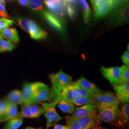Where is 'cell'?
Here are the masks:
<instances>
[{"label": "cell", "mask_w": 129, "mask_h": 129, "mask_svg": "<svg viewBox=\"0 0 129 129\" xmlns=\"http://www.w3.org/2000/svg\"><path fill=\"white\" fill-rule=\"evenodd\" d=\"M49 78L52 84L51 100L57 104L64 89L73 83L72 78L62 70L56 73L50 74Z\"/></svg>", "instance_id": "6da1fadb"}, {"label": "cell", "mask_w": 129, "mask_h": 129, "mask_svg": "<svg viewBox=\"0 0 129 129\" xmlns=\"http://www.w3.org/2000/svg\"><path fill=\"white\" fill-rule=\"evenodd\" d=\"M16 20L19 26L29 34L31 38L37 40L46 39L47 33L34 21L20 17H17Z\"/></svg>", "instance_id": "7a4b0ae2"}, {"label": "cell", "mask_w": 129, "mask_h": 129, "mask_svg": "<svg viewBox=\"0 0 129 129\" xmlns=\"http://www.w3.org/2000/svg\"><path fill=\"white\" fill-rule=\"evenodd\" d=\"M98 112V116L101 121L109 123L117 119L120 110L119 106L106 104L94 105Z\"/></svg>", "instance_id": "3957f363"}, {"label": "cell", "mask_w": 129, "mask_h": 129, "mask_svg": "<svg viewBox=\"0 0 129 129\" xmlns=\"http://www.w3.org/2000/svg\"><path fill=\"white\" fill-rule=\"evenodd\" d=\"M122 0H100L93 9V18L104 17L111 13Z\"/></svg>", "instance_id": "277c9868"}, {"label": "cell", "mask_w": 129, "mask_h": 129, "mask_svg": "<svg viewBox=\"0 0 129 129\" xmlns=\"http://www.w3.org/2000/svg\"><path fill=\"white\" fill-rule=\"evenodd\" d=\"M32 103L37 104L51 100L52 92L48 86L41 82L32 83Z\"/></svg>", "instance_id": "5b68a950"}, {"label": "cell", "mask_w": 129, "mask_h": 129, "mask_svg": "<svg viewBox=\"0 0 129 129\" xmlns=\"http://www.w3.org/2000/svg\"><path fill=\"white\" fill-rule=\"evenodd\" d=\"M94 94L83 90L78 86L77 82H75L64 89L62 94L59 101L64 100L71 102L75 99L80 97L94 96Z\"/></svg>", "instance_id": "8992f818"}, {"label": "cell", "mask_w": 129, "mask_h": 129, "mask_svg": "<svg viewBox=\"0 0 129 129\" xmlns=\"http://www.w3.org/2000/svg\"><path fill=\"white\" fill-rule=\"evenodd\" d=\"M56 103L52 102L51 103L44 102L42 103V108L44 111V115L46 120V129H48L53 126H55L57 122L63 118L57 113L55 110Z\"/></svg>", "instance_id": "52a82bcc"}, {"label": "cell", "mask_w": 129, "mask_h": 129, "mask_svg": "<svg viewBox=\"0 0 129 129\" xmlns=\"http://www.w3.org/2000/svg\"><path fill=\"white\" fill-rule=\"evenodd\" d=\"M97 114L96 107L94 104H87L76 108L71 115L68 116L66 117L67 126H69L75 120L80 118Z\"/></svg>", "instance_id": "ba28073f"}, {"label": "cell", "mask_w": 129, "mask_h": 129, "mask_svg": "<svg viewBox=\"0 0 129 129\" xmlns=\"http://www.w3.org/2000/svg\"><path fill=\"white\" fill-rule=\"evenodd\" d=\"M98 114L88 116L75 120L69 127V129H90L101 123Z\"/></svg>", "instance_id": "9c48e42d"}, {"label": "cell", "mask_w": 129, "mask_h": 129, "mask_svg": "<svg viewBox=\"0 0 129 129\" xmlns=\"http://www.w3.org/2000/svg\"><path fill=\"white\" fill-rule=\"evenodd\" d=\"M44 113L43 108L37 104H23L20 112L17 116L23 118H36Z\"/></svg>", "instance_id": "30bf717a"}, {"label": "cell", "mask_w": 129, "mask_h": 129, "mask_svg": "<svg viewBox=\"0 0 129 129\" xmlns=\"http://www.w3.org/2000/svg\"><path fill=\"white\" fill-rule=\"evenodd\" d=\"M120 101L118 98L110 92L100 91L94 94V104H106L119 106Z\"/></svg>", "instance_id": "8fae6325"}, {"label": "cell", "mask_w": 129, "mask_h": 129, "mask_svg": "<svg viewBox=\"0 0 129 129\" xmlns=\"http://www.w3.org/2000/svg\"><path fill=\"white\" fill-rule=\"evenodd\" d=\"M129 19V5H127L113 13L110 20V22L112 25L117 26L128 23Z\"/></svg>", "instance_id": "7c38bea8"}, {"label": "cell", "mask_w": 129, "mask_h": 129, "mask_svg": "<svg viewBox=\"0 0 129 129\" xmlns=\"http://www.w3.org/2000/svg\"><path fill=\"white\" fill-rule=\"evenodd\" d=\"M101 71L105 78L110 81L111 85H120V68L118 67L111 68L102 67Z\"/></svg>", "instance_id": "4fadbf2b"}, {"label": "cell", "mask_w": 129, "mask_h": 129, "mask_svg": "<svg viewBox=\"0 0 129 129\" xmlns=\"http://www.w3.org/2000/svg\"><path fill=\"white\" fill-rule=\"evenodd\" d=\"M42 15L45 19L46 22L48 23L52 27L58 31L59 32L63 33L64 29V25L59 19L56 17L55 15L47 12L46 10L42 14Z\"/></svg>", "instance_id": "5bb4252c"}, {"label": "cell", "mask_w": 129, "mask_h": 129, "mask_svg": "<svg viewBox=\"0 0 129 129\" xmlns=\"http://www.w3.org/2000/svg\"><path fill=\"white\" fill-rule=\"evenodd\" d=\"M117 97L120 102L128 103L129 102V81L126 83L113 86Z\"/></svg>", "instance_id": "9a60e30c"}, {"label": "cell", "mask_w": 129, "mask_h": 129, "mask_svg": "<svg viewBox=\"0 0 129 129\" xmlns=\"http://www.w3.org/2000/svg\"><path fill=\"white\" fill-rule=\"evenodd\" d=\"M0 35L12 43L17 44L20 41L18 33L15 28H7L1 32Z\"/></svg>", "instance_id": "2e32d148"}, {"label": "cell", "mask_w": 129, "mask_h": 129, "mask_svg": "<svg viewBox=\"0 0 129 129\" xmlns=\"http://www.w3.org/2000/svg\"><path fill=\"white\" fill-rule=\"evenodd\" d=\"M76 82L80 88L87 92L94 94L102 91L95 84L90 82L84 77H81Z\"/></svg>", "instance_id": "e0dca14e"}, {"label": "cell", "mask_w": 129, "mask_h": 129, "mask_svg": "<svg viewBox=\"0 0 129 129\" xmlns=\"http://www.w3.org/2000/svg\"><path fill=\"white\" fill-rule=\"evenodd\" d=\"M18 114L17 105L13 104H10L7 110L5 113L0 117V122L8 121L17 117Z\"/></svg>", "instance_id": "ac0fdd59"}, {"label": "cell", "mask_w": 129, "mask_h": 129, "mask_svg": "<svg viewBox=\"0 0 129 129\" xmlns=\"http://www.w3.org/2000/svg\"><path fill=\"white\" fill-rule=\"evenodd\" d=\"M21 92L23 99V104L32 103V83H25Z\"/></svg>", "instance_id": "d6986e66"}, {"label": "cell", "mask_w": 129, "mask_h": 129, "mask_svg": "<svg viewBox=\"0 0 129 129\" xmlns=\"http://www.w3.org/2000/svg\"><path fill=\"white\" fill-rule=\"evenodd\" d=\"M10 104L15 105L23 104L22 92L18 90H14L10 92L6 99Z\"/></svg>", "instance_id": "ffe728a7"}, {"label": "cell", "mask_w": 129, "mask_h": 129, "mask_svg": "<svg viewBox=\"0 0 129 129\" xmlns=\"http://www.w3.org/2000/svg\"><path fill=\"white\" fill-rule=\"evenodd\" d=\"M56 105L60 110L65 113L72 114L75 111L74 105L70 102L62 100L58 102Z\"/></svg>", "instance_id": "44dd1931"}, {"label": "cell", "mask_w": 129, "mask_h": 129, "mask_svg": "<svg viewBox=\"0 0 129 129\" xmlns=\"http://www.w3.org/2000/svg\"><path fill=\"white\" fill-rule=\"evenodd\" d=\"M29 6L33 11L41 15L45 10L43 7V0H29Z\"/></svg>", "instance_id": "7402d4cb"}, {"label": "cell", "mask_w": 129, "mask_h": 129, "mask_svg": "<svg viewBox=\"0 0 129 129\" xmlns=\"http://www.w3.org/2000/svg\"><path fill=\"white\" fill-rule=\"evenodd\" d=\"M75 106H83L87 104H94V96L80 97L77 98L71 102Z\"/></svg>", "instance_id": "603a6c76"}, {"label": "cell", "mask_w": 129, "mask_h": 129, "mask_svg": "<svg viewBox=\"0 0 129 129\" xmlns=\"http://www.w3.org/2000/svg\"><path fill=\"white\" fill-rule=\"evenodd\" d=\"M83 12V19L86 23L89 22L91 16L90 8L86 0H78Z\"/></svg>", "instance_id": "cb8c5ba5"}, {"label": "cell", "mask_w": 129, "mask_h": 129, "mask_svg": "<svg viewBox=\"0 0 129 129\" xmlns=\"http://www.w3.org/2000/svg\"><path fill=\"white\" fill-rule=\"evenodd\" d=\"M23 123V119L17 116L15 118L8 120L3 129H18Z\"/></svg>", "instance_id": "d4e9b609"}, {"label": "cell", "mask_w": 129, "mask_h": 129, "mask_svg": "<svg viewBox=\"0 0 129 129\" xmlns=\"http://www.w3.org/2000/svg\"><path fill=\"white\" fill-rule=\"evenodd\" d=\"M118 118H120L122 122L127 123L129 122V103H125L122 107L121 111H120Z\"/></svg>", "instance_id": "484cf974"}, {"label": "cell", "mask_w": 129, "mask_h": 129, "mask_svg": "<svg viewBox=\"0 0 129 129\" xmlns=\"http://www.w3.org/2000/svg\"><path fill=\"white\" fill-rule=\"evenodd\" d=\"M129 81V67L123 65L120 68V84H122Z\"/></svg>", "instance_id": "4316f807"}, {"label": "cell", "mask_w": 129, "mask_h": 129, "mask_svg": "<svg viewBox=\"0 0 129 129\" xmlns=\"http://www.w3.org/2000/svg\"><path fill=\"white\" fill-rule=\"evenodd\" d=\"M14 46L11 42L5 40L0 35V52L12 51Z\"/></svg>", "instance_id": "83f0119b"}, {"label": "cell", "mask_w": 129, "mask_h": 129, "mask_svg": "<svg viewBox=\"0 0 129 129\" xmlns=\"http://www.w3.org/2000/svg\"><path fill=\"white\" fill-rule=\"evenodd\" d=\"M62 0H44L46 7L51 11H56L58 9Z\"/></svg>", "instance_id": "f1b7e54d"}, {"label": "cell", "mask_w": 129, "mask_h": 129, "mask_svg": "<svg viewBox=\"0 0 129 129\" xmlns=\"http://www.w3.org/2000/svg\"><path fill=\"white\" fill-rule=\"evenodd\" d=\"M15 23L14 21L10 20L9 19L5 18H0V33L3 30H5V29L8 28L10 26H11L13 24V23Z\"/></svg>", "instance_id": "f546056e"}, {"label": "cell", "mask_w": 129, "mask_h": 129, "mask_svg": "<svg viewBox=\"0 0 129 129\" xmlns=\"http://www.w3.org/2000/svg\"><path fill=\"white\" fill-rule=\"evenodd\" d=\"M9 105V103L6 100L0 101V117L5 113Z\"/></svg>", "instance_id": "4dcf8cb0"}, {"label": "cell", "mask_w": 129, "mask_h": 129, "mask_svg": "<svg viewBox=\"0 0 129 129\" xmlns=\"http://www.w3.org/2000/svg\"><path fill=\"white\" fill-rule=\"evenodd\" d=\"M0 16L5 18H10V16L5 8V5H3L1 3H0Z\"/></svg>", "instance_id": "1f68e13d"}, {"label": "cell", "mask_w": 129, "mask_h": 129, "mask_svg": "<svg viewBox=\"0 0 129 129\" xmlns=\"http://www.w3.org/2000/svg\"><path fill=\"white\" fill-rule=\"evenodd\" d=\"M67 5V11L69 15V17L70 18L73 19L75 17L76 15V12L74 9V7L69 4L68 3H65Z\"/></svg>", "instance_id": "d6a6232c"}, {"label": "cell", "mask_w": 129, "mask_h": 129, "mask_svg": "<svg viewBox=\"0 0 129 129\" xmlns=\"http://www.w3.org/2000/svg\"><path fill=\"white\" fill-rule=\"evenodd\" d=\"M121 60L125 65L129 66V52L125 51L121 56Z\"/></svg>", "instance_id": "836d02e7"}, {"label": "cell", "mask_w": 129, "mask_h": 129, "mask_svg": "<svg viewBox=\"0 0 129 129\" xmlns=\"http://www.w3.org/2000/svg\"><path fill=\"white\" fill-rule=\"evenodd\" d=\"M19 4L23 7L29 6V0H17Z\"/></svg>", "instance_id": "e575fe53"}, {"label": "cell", "mask_w": 129, "mask_h": 129, "mask_svg": "<svg viewBox=\"0 0 129 129\" xmlns=\"http://www.w3.org/2000/svg\"><path fill=\"white\" fill-rule=\"evenodd\" d=\"M54 129H69L68 126H65L63 125L55 124L54 126Z\"/></svg>", "instance_id": "d590c367"}, {"label": "cell", "mask_w": 129, "mask_h": 129, "mask_svg": "<svg viewBox=\"0 0 129 129\" xmlns=\"http://www.w3.org/2000/svg\"><path fill=\"white\" fill-rule=\"evenodd\" d=\"M100 0H90V3L92 5V8H93V9H94V8L95 7L96 5H97L98 3L99 2Z\"/></svg>", "instance_id": "8d00e7d4"}, {"label": "cell", "mask_w": 129, "mask_h": 129, "mask_svg": "<svg viewBox=\"0 0 129 129\" xmlns=\"http://www.w3.org/2000/svg\"><path fill=\"white\" fill-rule=\"evenodd\" d=\"M64 1L65 3H68L70 5V4H75L77 0H64Z\"/></svg>", "instance_id": "74e56055"}, {"label": "cell", "mask_w": 129, "mask_h": 129, "mask_svg": "<svg viewBox=\"0 0 129 129\" xmlns=\"http://www.w3.org/2000/svg\"><path fill=\"white\" fill-rule=\"evenodd\" d=\"M90 129H105V128H103V127H102L101 126H99V125H96V126H93V127H92L91 128H90Z\"/></svg>", "instance_id": "f35d334b"}, {"label": "cell", "mask_w": 129, "mask_h": 129, "mask_svg": "<svg viewBox=\"0 0 129 129\" xmlns=\"http://www.w3.org/2000/svg\"><path fill=\"white\" fill-rule=\"evenodd\" d=\"M43 129L41 127H40V128H33V127H28L26 128L25 129Z\"/></svg>", "instance_id": "ab89813d"}, {"label": "cell", "mask_w": 129, "mask_h": 129, "mask_svg": "<svg viewBox=\"0 0 129 129\" xmlns=\"http://www.w3.org/2000/svg\"><path fill=\"white\" fill-rule=\"evenodd\" d=\"M0 3H1L3 5H5V0H0Z\"/></svg>", "instance_id": "60d3db41"}, {"label": "cell", "mask_w": 129, "mask_h": 129, "mask_svg": "<svg viewBox=\"0 0 129 129\" xmlns=\"http://www.w3.org/2000/svg\"><path fill=\"white\" fill-rule=\"evenodd\" d=\"M127 51L128 52H129V44L128 43V45H127Z\"/></svg>", "instance_id": "b9f144b4"}, {"label": "cell", "mask_w": 129, "mask_h": 129, "mask_svg": "<svg viewBox=\"0 0 129 129\" xmlns=\"http://www.w3.org/2000/svg\"><path fill=\"white\" fill-rule=\"evenodd\" d=\"M8 1H14V0H8Z\"/></svg>", "instance_id": "7bdbcfd3"}]
</instances>
